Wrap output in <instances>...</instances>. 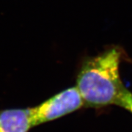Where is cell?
Instances as JSON below:
<instances>
[{
	"mask_svg": "<svg viewBox=\"0 0 132 132\" xmlns=\"http://www.w3.org/2000/svg\"><path fill=\"white\" fill-rule=\"evenodd\" d=\"M84 106V101L76 87L68 88L30 108L32 127L57 120Z\"/></svg>",
	"mask_w": 132,
	"mask_h": 132,
	"instance_id": "cell-2",
	"label": "cell"
},
{
	"mask_svg": "<svg viewBox=\"0 0 132 132\" xmlns=\"http://www.w3.org/2000/svg\"><path fill=\"white\" fill-rule=\"evenodd\" d=\"M32 127L30 108L0 110V132H28Z\"/></svg>",
	"mask_w": 132,
	"mask_h": 132,
	"instance_id": "cell-3",
	"label": "cell"
},
{
	"mask_svg": "<svg viewBox=\"0 0 132 132\" xmlns=\"http://www.w3.org/2000/svg\"><path fill=\"white\" fill-rule=\"evenodd\" d=\"M122 52L111 48L83 62L76 78V88L84 106L102 108L117 105L126 87L120 75Z\"/></svg>",
	"mask_w": 132,
	"mask_h": 132,
	"instance_id": "cell-1",
	"label": "cell"
},
{
	"mask_svg": "<svg viewBox=\"0 0 132 132\" xmlns=\"http://www.w3.org/2000/svg\"><path fill=\"white\" fill-rule=\"evenodd\" d=\"M117 106L123 107L132 114V93L126 88L118 101Z\"/></svg>",
	"mask_w": 132,
	"mask_h": 132,
	"instance_id": "cell-4",
	"label": "cell"
}]
</instances>
